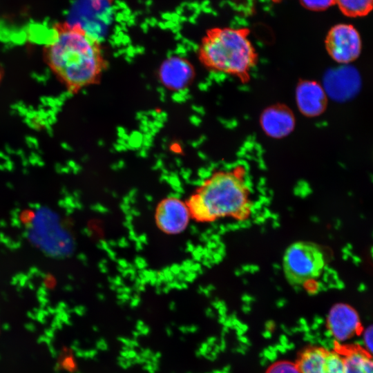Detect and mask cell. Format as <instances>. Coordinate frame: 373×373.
Here are the masks:
<instances>
[{
  "label": "cell",
  "instance_id": "1",
  "mask_svg": "<svg viewBox=\"0 0 373 373\" xmlns=\"http://www.w3.org/2000/svg\"><path fill=\"white\" fill-rule=\"evenodd\" d=\"M52 28L42 56L57 80L71 94L97 84L106 65L98 39L78 23L57 22Z\"/></svg>",
  "mask_w": 373,
  "mask_h": 373
},
{
  "label": "cell",
  "instance_id": "2",
  "mask_svg": "<svg viewBox=\"0 0 373 373\" xmlns=\"http://www.w3.org/2000/svg\"><path fill=\"white\" fill-rule=\"evenodd\" d=\"M246 174L242 165L210 174L186 202L191 219L202 223L247 219L252 204Z\"/></svg>",
  "mask_w": 373,
  "mask_h": 373
},
{
  "label": "cell",
  "instance_id": "3",
  "mask_svg": "<svg viewBox=\"0 0 373 373\" xmlns=\"http://www.w3.org/2000/svg\"><path fill=\"white\" fill-rule=\"evenodd\" d=\"M247 28H214L208 30L198 48L201 63L209 70L230 75L242 84L251 80L258 52Z\"/></svg>",
  "mask_w": 373,
  "mask_h": 373
},
{
  "label": "cell",
  "instance_id": "4",
  "mask_svg": "<svg viewBox=\"0 0 373 373\" xmlns=\"http://www.w3.org/2000/svg\"><path fill=\"white\" fill-rule=\"evenodd\" d=\"M326 265L325 254L316 244L298 241L291 244L283 258V269L287 280L301 286L318 278Z\"/></svg>",
  "mask_w": 373,
  "mask_h": 373
},
{
  "label": "cell",
  "instance_id": "5",
  "mask_svg": "<svg viewBox=\"0 0 373 373\" xmlns=\"http://www.w3.org/2000/svg\"><path fill=\"white\" fill-rule=\"evenodd\" d=\"M325 46L329 56L341 65L356 61L362 49L358 32L353 26L345 23L337 24L329 30Z\"/></svg>",
  "mask_w": 373,
  "mask_h": 373
},
{
  "label": "cell",
  "instance_id": "6",
  "mask_svg": "<svg viewBox=\"0 0 373 373\" xmlns=\"http://www.w3.org/2000/svg\"><path fill=\"white\" fill-rule=\"evenodd\" d=\"M322 85L328 97L337 102H344L357 94L361 88V79L356 68L345 64L328 70Z\"/></svg>",
  "mask_w": 373,
  "mask_h": 373
},
{
  "label": "cell",
  "instance_id": "7",
  "mask_svg": "<svg viewBox=\"0 0 373 373\" xmlns=\"http://www.w3.org/2000/svg\"><path fill=\"white\" fill-rule=\"evenodd\" d=\"M191 219L186 202L174 196L165 198L160 201L155 212V220L158 229L169 235L182 232Z\"/></svg>",
  "mask_w": 373,
  "mask_h": 373
},
{
  "label": "cell",
  "instance_id": "8",
  "mask_svg": "<svg viewBox=\"0 0 373 373\" xmlns=\"http://www.w3.org/2000/svg\"><path fill=\"white\" fill-rule=\"evenodd\" d=\"M296 363L301 373H344L342 356L337 350L309 347Z\"/></svg>",
  "mask_w": 373,
  "mask_h": 373
},
{
  "label": "cell",
  "instance_id": "9",
  "mask_svg": "<svg viewBox=\"0 0 373 373\" xmlns=\"http://www.w3.org/2000/svg\"><path fill=\"white\" fill-rule=\"evenodd\" d=\"M158 79L162 86L172 91H181L191 85L195 70L190 61L180 56L166 58L160 64Z\"/></svg>",
  "mask_w": 373,
  "mask_h": 373
},
{
  "label": "cell",
  "instance_id": "10",
  "mask_svg": "<svg viewBox=\"0 0 373 373\" xmlns=\"http://www.w3.org/2000/svg\"><path fill=\"white\" fill-rule=\"evenodd\" d=\"M295 99L298 111L307 117L320 116L327 107V95L323 85L315 80L299 81L296 87Z\"/></svg>",
  "mask_w": 373,
  "mask_h": 373
},
{
  "label": "cell",
  "instance_id": "11",
  "mask_svg": "<svg viewBox=\"0 0 373 373\" xmlns=\"http://www.w3.org/2000/svg\"><path fill=\"white\" fill-rule=\"evenodd\" d=\"M259 122L265 134L274 139L289 135L296 126L293 111L287 105L280 103L265 108L260 115Z\"/></svg>",
  "mask_w": 373,
  "mask_h": 373
},
{
  "label": "cell",
  "instance_id": "12",
  "mask_svg": "<svg viewBox=\"0 0 373 373\" xmlns=\"http://www.w3.org/2000/svg\"><path fill=\"white\" fill-rule=\"evenodd\" d=\"M327 326L334 338L340 342L352 338L362 330L356 310L343 303L336 304L330 309Z\"/></svg>",
  "mask_w": 373,
  "mask_h": 373
},
{
  "label": "cell",
  "instance_id": "13",
  "mask_svg": "<svg viewBox=\"0 0 373 373\" xmlns=\"http://www.w3.org/2000/svg\"><path fill=\"white\" fill-rule=\"evenodd\" d=\"M337 351L343 359L344 373H373L371 355L356 346H339Z\"/></svg>",
  "mask_w": 373,
  "mask_h": 373
},
{
  "label": "cell",
  "instance_id": "14",
  "mask_svg": "<svg viewBox=\"0 0 373 373\" xmlns=\"http://www.w3.org/2000/svg\"><path fill=\"white\" fill-rule=\"evenodd\" d=\"M341 11L350 17H363L372 8V0H335Z\"/></svg>",
  "mask_w": 373,
  "mask_h": 373
},
{
  "label": "cell",
  "instance_id": "15",
  "mask_svg": "<svg viewBox=\"0 0 373 373\" xmlns=\"http://www.w3.org/2000/svg\"><path fill=\"white\" fill-rule=\"evenodd\" d=\"M266 373H301L297 363L282 361L272 364Z\"/></svg>",
  "mask_w": 373,
  "mask_h": 373
},
{
  "label": "cell",
  "instance_id": "16",
  "mask_svg": "<svg viewBox=\"0 0 373 373\" xmlns=\"http://www.w3.org/2000/svg\"><path fill=\"white\" fill-rule=\"evenodd\" d=\"M301 4L306 8L320 11L325 10L336 4L335 0H300Z\"/></svg>",
  "mask_w": 373,
  "mask_h": 373
},
{
  "label": "cell",
  "instance_id": "17",
  "mask_svg": "<svg viewBox=\"0 0 373 373\" xmlns=\"http://www.w3.org/2000/svg\"><path fill=\"white\" fill-rule=\"evenodd\" d=\"M363 342L366 347V351L370 353L372 350V326L367 328L363 333Z\"/></svg>",
  "mask_w": 373,
  "mask_h": 373
},
{
  "label": "cell",
  "instance_id": "18",
  "mask_svg": "<svg viewBox=\"0 0 373 373\" xmlns=\"http://www.w3.org/2000/svg\"><path fill=\"white\" fill-rule=\"evenodd\" d=\"M274 2L278 3L280 2L281 0H272Z\"/></svg>",
  "mask_w": 373,
  "mask_h": 373
}]
</instances>
